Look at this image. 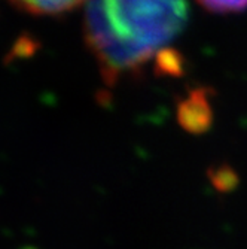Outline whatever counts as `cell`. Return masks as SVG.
<instances>
[{"label": "cell", "instance_id": "6da1fadb", "mask_svg": "<svg viewBox=\"0 0 247 249\" xmlns=\"http://www.w3.org/2000/svg\"><path fill=\"white\" fill-rule=\"evenodd\" d=\"M188 17V0H88L83 36L104 82L114 85L165 51Z\"/></svg>", "mask_w": 247, "mask_h": 249}, {"label": "cell", "instance_id": "7a4b0ae2", "mask_svg": "<svg viewBox=\"0 0 247 249\" xmlns=\"http://www.w3.org/2000/svg\"><path fill=\"white\" fill-rule=\"evenodd\" d=\"M9 2L15 8L33 15H60L86 3L88 0H9Z\"/></svg>", "mask_w": 247, "mask_h": 249}, {"label": "cell", "instance_id": "3957f363", "mask_svg": "<svg viewBox=\"0 0 247 249\" xmlns=\"http://www.w3.org/2000/svg\"><path fill=\"white\" fill-rule=\"evenodd\" d=\"M201 103H203L201 100L189 99V102L181 109V123L192 133H199L206 130L212 120L207 106Z\"/></svg>", "mask_w": 247, "mask_h": 249}, {"label": "cell", "instance_id": "277c9868", "mask_svg": "<svg viewBox=\"0 0 247 249\" xmlns=\"http://www.w3.org/2000/svg\"><path fill=\"white\" fill-rule=\"evenodd\" d=\"M199 6L213 14H235L247 9V0H197Z\"/></svg>", "mask_w": 247, "mask_h": 249}, {"label": "cell", "instance_id": "5b68a950", "mask_svg": "<svg viewBox=\"0 0 247 249\" xmlns=\"http://www.w3.org/2000/svg\"><path fill=\"white\" fill-rule=\"evenodd\" d=\"M212 182L214 185V188L217 191H222V193H227L232 188H235L237 182H238V178L237 175L230 169V167H220V169H216L212 176Z\"/></svg>", "mask_w": 247, "mask_h": 249}]
</instances>
